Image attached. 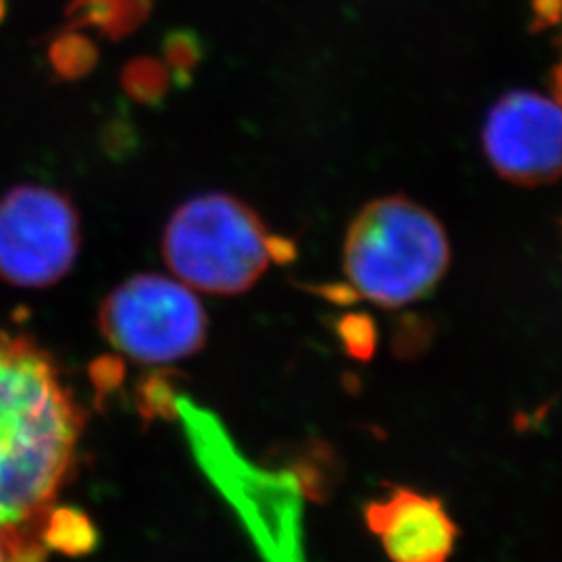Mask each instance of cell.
<instances>
[{"mask_svg": "<svg viewBox=\"0 0 562 562\" xmlns=\"http://www.w3.org/2000/svg\"><path fill=\"white\" fill-rule=\"evenodd\" d=\"M81 413L50 357L0 327V527L18 533L59 496Z\"/></svg>", "mask_w": 562, "mask_h": 562, "instance_id": "1", "label": "cell"}, {"mask_svg": "<svg viewBox=\"0 0 562 562\" xmlns=\"http://www.w3.org/2000/svg\"><path fill=\"white\" fill-rule=\"evenodd\" d=\"M452 261L442 222L402 194L367 202L348 225L341 269L352 292L382 308L431 294Z\"/></svg>", "mask_w": 562, "mask_h": 562, "instance_id": "2", "label": "cell"}, {"mask_svg": "<svg viewBox=\"0 0 562 562\" xmlns=\"http://www.w3.org/2000/svg\"><path fill=\"white\" fill-rule=\"evenodd\" d=\"M161 250L176 280L215 296L248 292L271 262L292 255L290 241L273 236L257 211L227 194L181 204L167 223Z\"/></svg>", "mask_w": 562, "mask_h": 562, "instance_id": "3", "label": "cell"}, {"mask_svg": "<svg viewBox=\"0 0 562 562\" xmlns=\"http://www.w3.org/2000/svg\"><path fill=\"white\" fill-rule=\"evenodd\" d=\"M102 336L117 352L140 364H173L199 355L209 319L199 296L183 281L136 276L101 304Z\"/></svg>", "mask_w": 562, "mask_h": 562, "instance_id": "4", "label": "cell"}, {"mask_svg": "<svg viewBox=\"0 0 562 562\" xmlns=\"http://www.w3.org/2000/svg\"><path fill=\"white\" fill-rule=\"evenodd\" d=\"M78 252V213L63 194L21 186L0 199V280L30 290L55 285Z\"/></svg>", "mask_w": 562, "mask_h": 562, "instance_id": "5", "label": "cell"}, {"mask_svg": "<svg viewBox=\"0 0 562 562\" xmlns=\"http://www.w3.org/2000/svg\"><path fill=\"white\" fill-rule=\"evenodd\" d=\"M482 148L494 173L538 188L562 180V102L536 90H510L483 120Z\"/></svg>", "mask_w": 562, "mask_h": 562, "instance_id": "6", "label": "cell"}, {"mask_svg": "<svg viewBox=\"0 0 562 562\" xmlns=\"http://www.w3.org/2000/svg\"><path fill=\"white\" fill-rule=\"evenodd\" d=\"M364 522L392 562H448L459 540L442 501L413 487L394 485L385 498L371 501Z\"/></svg>", "mask_w": 562, "mask_h": 562, "instance_id": "7", "label": "cell"}, {"mask_svg": "<svg viewBox=\"0 0 562 562\" xmlns=\"http://www.w3.org/2000/svg\"><path fill=\"white\" fill-rule=\"evenodd\" d=\"M341 338L346 350L355 357L367 361L375 350V334L373 323L362 315H350L341 322Z\"/></svg>", "mask_w": 562, "mask_h": 562, "instance_id": "8", "label": "cell"}, {"mask_svg": "<svg viewBox=\"0 0 562 562\" xmlns=\"http://www.w3.org/2000/svg\"><path fill=\"white\" fill-rule=\"evenodd\" d=\"M15 540L18 533L0 527V562H15V559H20Z\"/></svg>", "mask_w": 562, "mask_h": 562, "instance_id": "9", "label": "cell"}, {"mask_svg": "<svg viewBox=\"0 0 562 562\" xmlns=\"http://www.w3.org/2000/svg\"><path fill=\"white\" fill-rule=\"evenodd\" d=\"M552 90H554V97L562 102V36H561V50H559V60L552 69Z\"/></svg>", "mask_w": 562, "mask_h": 562, "instance_id": "10", "label": "cell"}]
</instances>
